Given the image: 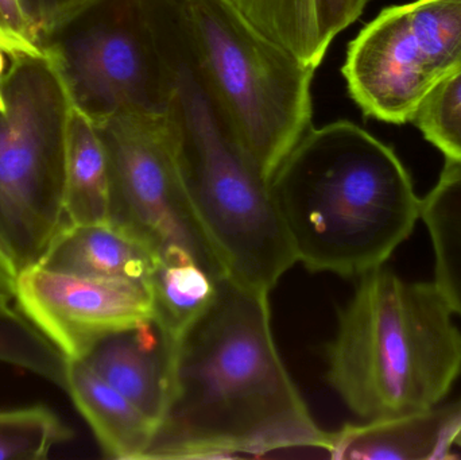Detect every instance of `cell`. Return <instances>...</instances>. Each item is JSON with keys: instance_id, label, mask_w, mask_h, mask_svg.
I'll return each mask as SVG.
<instances>
[{"instance_id": "6da1fadb", "label": "cell", "mask_w": 461, "mask_h": 460, "mask_svg": "<svg viewBox=\"0 0 461 460\" xmlns=\"http://www.w3.org/2000/svg\"><path fill=\"white\" fill-rule=\"evenodd\" d=\"M330 443L279 356L268 294L219 278L212 302L173 339L167 401L140 460L327 453Z\"/></svg>"}, {"instance_id": "7a4b0ae2", "label": "cell", "mask_w": 461, "mask_h": 460, "mask_svg": "<svg viewBox=\"0 0 461 460\" xmlns=\"http://www.w3.org/2000/svg\"><path fill=\"white\" fill-rule=\"evenodd\" d=\"M297 262L357 277L384 262L421 219L422 199L395 151L357 124L313 129L271 176Z\"/></svg>"}, {"instance_id": "3957f363", "label": "cell", "mask_w": 461, "mask_h": 460, "mask_svg": "<svg viewBox=\"0 0 461 460\" xmlns=\"http://www.w3.org/2000/svg\"><path fill=\"white\" fill-rule=\"evenodd\" d=\"M438 284L408 283L384 266L360 275L328 346L327 380L368 420L436 407L461 372V332Z\"/></svg>"}, {"instance_id": "277c9868", "label": "cell", "mask_w": 461, "mask_h": 460, "mask_svg": "<svg viewBox=\"0 0 461 460\" xmlns=\"http://www.w3.org/2000/svg\"><path fill=\"white\" fill-rule=\"evenodd\" d=\"M219 118L270 181L312 129L314 68L263 37L226 0H158Z\"/></svg>"}, {"instance_id": "5b68a950", "label": "cell", "mask_w": 461, "mask_h": 460, "mask_svg": "<svg viewBox=\"0 0 461 460\" xmlns=\"http://www.w3.org/2000/svg\"><path fill=\"white\" fill-rule=\"evenodd\" d=\"M159 32L172 67L167 111L192 210L227 277L268 294L297 264L270 184L219 118L169 30L161 24Z\"/></svg>"}, {"instance_id": "8992f818", "label": "cell", "mask_w": 461, "mask_h": 460, "mask_svg": "<svg viewBox=\"0 0 461 460\" xmlns=\"http://www.w3.org/2000/svg\"><path fill=\"white\" fill-rule=\"evenodd\" d=\"M0 238L19 269L34 266L65 224L70 100L46 56L11 59L2 81Z\"/></svg>"}, {"instance_id": "52a82bcc", "label": "cell", "mask_w": 461, "mask_h": 460, "mask_svg": "<svg viewBox=\"0 0 461 460\" xmlns=\"http://www.w3.org/2000/svg\"><path fill=\"white\" fill-rule=\"evenodd\" d=\"M40 46L72 105L95 124L124 111L167 110L172 67L153 0H91Z\"/></svg>"}, {"instance_id": "ba28073f", "label": "cell", "mask_w": 461, "mask_h": 460, "mask_svg": "<svg viewBox=\"0 0 461 460\" xmlns=\"http://www.w3.org/2000/svg\"><path fill=\"white\" fill-rule=\"evenodd\" d=\"M95 126L107 157V223L157 258L186 254L213 277L226 275L189 203L169 111H124Z\"/></svg>"}, {"instance_id": "9c48e42d", "label": "cell", "mask_w": 461, "mask_h": 460, "mask_svg": "<svg viewBox=\"0 0 461 460\" xmlns=\"http://www.w3.org/2000/svg\"><path fill=\"white\" fill-rule=\"evenodd\" d=\"M341 72L366 116L413 123L428 96L461 73V0L384 8L349 43Z\"/></svg>"}, {"instance_id": "30bf717a", "label": "cell", "mask_w": 461, "mask_h": 460, "mask_svg": "<svg viewBox=\"0 0 461 460\" xmlns=\"http://www.w3.org/2000/svg\"><path fill=\"white\" fill-rule=\"evenodd\" d=\"M14 302L68 361L83 359L113 332L156 318L149 283L78 277L40 265L19 273Z\"/></svg>"}, {"instance_id": "8fae6325", "label": "cell", "mask_w": 461, "mask_h": 460, "mask_svg": "<svg viewBox=\"0 0 461 460\" xmlns=\"http://www.w3.org/2000/svg\"><path fill=\"white\" fill-rule=\"evenodd\" d=\"M461 435V399L395 418L347 424L330 432L332 459H456L452 447Z\"/></svg>"}, {"instance_id": "7c38bea8", "label": "cell", "mask_w": 461, "mask_h": 460, "mask_svg": "<svg viewBox=\"0 0 461 460\" xmlns=\"http://www.w3.org/2000/svg\"><path fill=\"white\" fill-rule=\"evenodd\" d=\"M172 345L154 319L102 338L81 361L157 424L167 401Z\"/></svg>"}, {"instance_id": "4fadbf2b", "label": "cell", "mask_w": 461, "mask_h": 460, "mask_svg": "<svg viewBox=\"0 0 461 460\" xmlns=\"http://www.w3.org/2000/svg\"><path fill=\"white\" fill-rule=\"evenodd\" d=\"M157 256L110 223L62 227L37 265L78 277L149 283Z\"/></svg>"}, {"instance_id": "5bb4252c", "label": "cell", "mask_w": 461, "mask_h": 460, "mask_svg": "<svg viewBox=\"0 0 461 460\" xmlns=\"http://www.w3.org/2000/svg\"><path fill=\"white\" fill-rule=\"evenodd\" d=\"M65 392L91 427L105 456L140 460L156 423L81 359L68 361Z\"/></svg>"}, {"instance_id": "9a60e30c", "label": "cell", "mask_w": 461, "mask_h": 460, "mask_svg": "<svg viewBox=\"0 0 461 460\" xmlns=\"http://www.w3.org/2000/svg\"><path fill=\"white\" fill-rule=\"evenodd\" d=\"M107 157L94 122L70 103L65 143V224L107 223Z\"/></svg>"}, {"instance_id": "2e32d148", "label": "cell", "mask_w": 461, "mask_h": 460, "mask_svg": "<svg viewBox=\"0 0 461 460\" xmlns=\"http://www.w3.org/2000/svg\"><path fill=\"white\" fill-rule=\"evenodd\" d=\"M421 219L435 250V283L461 316V159L446 158L438 184L422 199Z\"/></svg>"}, {"instance_id": "e0dca14e", "label": "cell", "mask_w": 461, "mask_h": 460, "mask_svg": "<svg viewBox=\"0 0 461 460\" xmlns=\"http://www.w3.org/2000/svg\"><path fill=\"white\" fill-rule=\"evenodd\" d=\"M218 280L186 254L157 258L149 277L157 323L175 339L212 302Z\"/></svg>"}, {"instance_id": "ac0fdd59", "label": "cell", "mask_w": 461, "mask_h": 460, "mask_svg": "<svg viewBox=\"0 0 461 460\" xmlns=\"http://www.w3.org/2000/svg\"><path fill=\"white\" fill-rule=\"evenodd\" d=\"M263 37L317 68L327 50L321 46L314 0H226Z\"/></svg>"}, {"instance_id": "d6986e66", "label": "cell", "mask_w": 461, "mask_h": 460, "mask_svg": "<svg viewBox=\"0 0 461 460\" xmlns=\"http://www.w3.org/2000/svg\"><path fill=\"white\" fill-rule=\"evenodd\" d=\"M0 362L65 389L68 359L29 318L10 304H0Z\"/></svg>"}, {"instance_id": "ffe728a7", "label": "cell", "mask_w": 461, "mask_h": 460, "mask_svg": "<svg viewBox=\"0 0 461 460\" xmlns=\"http://www.w3.org/2000/svg\"><path fill=\"white\" fill-rule=\"evenodd\" d=\"M70 437V429L49 408L0 410V460L46 459Z\"/></svg>"}, {"instance_id": "44dd1931", "label": "cell", "mask_w": 461, "mask_h": 460, "mask_svg": "<svg viewBox=\"0 0 461 460\" xmlns=\"http://www.w3.org/2000/svg\"><path fill=\"white\" fill-rule=\"evenodd\" d=\"M413 123L446 158L461 159V73L428 96Z\"/></svg>"}, {"instance_id": "7402d4cb", "label": "cell", "mask_w": 461, "mask_h": 460, "mask_svg": "<svg viewBox=\"0 0 461 460\" xmlns=\"http://www.w3.org/2000/svg\"><path fill=\"white\" fill-rule=\"evenodd\" d=\"M0 50L11 59L45 56L19 0H0Z\"/></svg>"}, {"instance_id": "603a6c76", "label": "cell", "mask_w": 461, "mask_h": 460, "mask_svg": "<svg viewBox=\"0 0 461 460\" xmlns=\"http://www.w3.org/2000/svg\"><path fill=\"white\" fill-rule=\"evenodd\" d=\"M320 42L328 51L332 41L357 21L367 0H314Z\"/></svg>"}, {"instance_id": "cb8c5ba5", "label": "cell", "mask_w": 461, "mask_h": 460, "mask_svg": "<svg viewBox=\"0 0 461 460\" xmlns=\"http://www.w3.org/2000/svg\"><path fill=\"white\" fill-rule=\"evenodd\" d=\"M88 2L91 0H19L38 43L46 32L59 26Z\"/></svg>"}, {"instance_id": "d4e9b609", "label": "cell", "mask_w": 461, "mask_h": 460, "mask_svg": "<svg viewBox=\"0 0 461 460\" xmlns=\"http://www.w3.org/2000/svg\"><path fill=\"white\" fill-rule=\"evenodd\" d=\"M19 273H21V269H19L15 258L0 238V285L15 294V284Z\"/></svg>"}, {"instance_id": "484cf974", "label": "cell", "mask_w": 461, "mask_h": 460, "mask_svg": "<svg viewBox=\"0 0 461 460\" xmlns=\"http://www.w3.org/2000/svg\"><path fill=\"white\" fill-rule=\"evenodd\" d=\"M5 51L0 50V113L5 110V99H3V92H2V81L3 77H5V56H3Z\"/></svg>"}, {"instance_id": "4316f807", "label": "cell", "mask_w": 461, "mask_h": 460, "mask_svg": "<svg viewBox=\"0 0 461 460\" xmlns=\"http://www.w3.org/2000/svg\"><path fill=\"white\" fill-rule=\"evenodd\" d=\"M14 302V294L0 285V304H11Z\"/></svg>"}, {"instance_id": "83f0119b", "label": "cell", "mask_w": 461, "mask_h": 460, "mask_svg": "<svg viewBox=\"0 0 461 460\" xmlns=\"http://www.w3.org/2000/svg\"><path fill=\"white\" fill-rule=\"evenodd\" d=\"M456 446H459V447L461 448V435L459 437V439L456 440Z\"/></svg>"}]
</instances>
